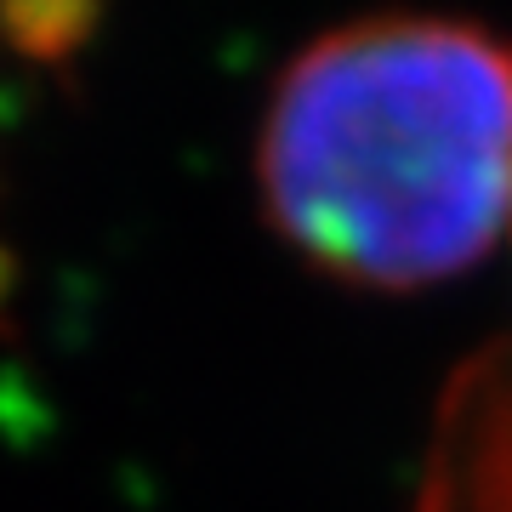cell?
I'll use <instances>...</instances> for the list:
<instances>
[{"label": "cell", "instance_id": "cell-1", "mask_svg": "<svg viewBox=\"0 0 512 512\" xmlns=\"http://www.w3.org/2000/svg\"><path fill=\"white\" fill-rule=\"evenodd\" d=\"M256 188L330 279L416 291L467 274L512 222V46L450 18H365L279 74Z\"/></svg>", "mask_w": 512, "mask_h": 512}]
</instances>
